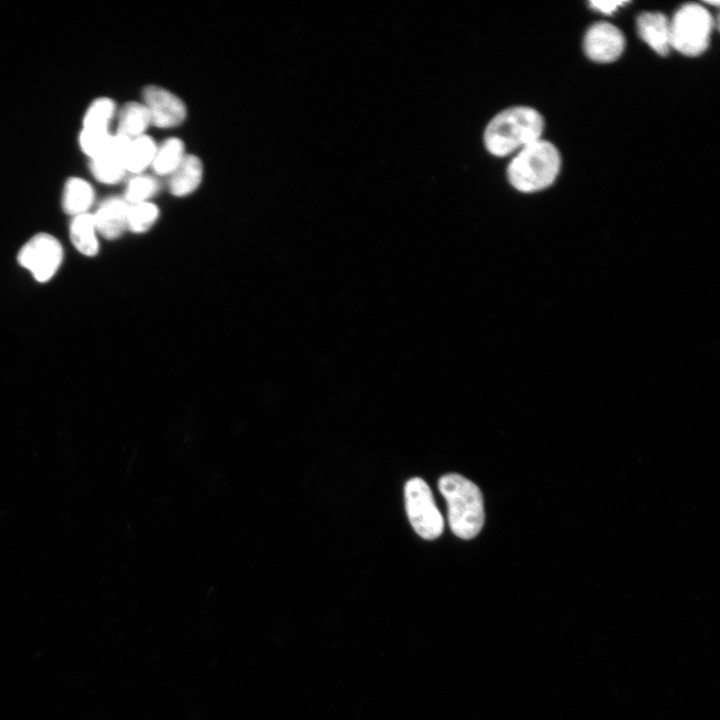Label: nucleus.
<instances>
[{"mask_svg":"<svg viewBox=\"0 0 720 720\" xmlns=\"http://www.w3.org/2000/svg\"><path fill=\"white\" fill-rule=\"evenodd\" d=\"M544 128L542 116L533 108L515 106L496 114L483 133L486 150L504 157L540 139Z\"/></svg>","mask_w":720,"mask_h":720,"instance_id":"obj_1","label":"nucleus"},{"mask_svg":"<svg viewBox=\"0 0 720 720\" xmlns=\"http://www.w3.org/2000/svg\"><path fill=\"white\" fill-rule=\"evenodd\" d=\"M438 487L447 502L452 532L462 539L475 537L484 524L480 489L467 478L454 473L442 476Z\"/></svg>","mask_w":720,"mask_h":720,"instance_id":"obj_2","label":"nucleus"},{"mask_svg":"<svg viewBox=\"0 0 720 720\" xmlns=\"http://www.w3.org/2000/svg\"><path fill=\"white\" fill-rule=\"evenodd\" d=\"M560 164L557 148L540 138L519 150L512 158L506 171L507 179L518 191H539L554 182Z\"/></svg>","mask_w":720,"mask_h":720,"instance_id":"obj_3","label":"nucleus"},{"mask_svg":"<svg viewBox=\"0 0 720 720\" xmlns=\"http://www.w3.org/2000/svg\"><path fill=\"white\" fill-rule=\"evenodd\" d=\"M713 28L709 11L696 3L681 6L670 22V45L687 56H697L708 47Z\"/></svg>","mask_w":720,"mask_h":720,"instance_id":"obj_4","label":"nucleus"},{"mask_svg":"<svg viewBox=\"0 0 720 720\" xmlns=\"http://www.w3.org/2000/svg\"><path fill=\"white\" fill-rule=\"evenodd\" d=\"M404 495L407 515L414 530L427 540L439 537L444 522L427 483L417 477L408 480Z\"/></svg>","mask_w":720,"mask_h":720,"instance_id":"obj_5","label":"nucleus"},{"mask_svg":"<svg viewBox=\"0 0 720 720\" xmlns=\"http://www.w3.org/2000/svg\"><path fill=\"white\" fill-rule=\"evenodd\" d=\"M63 260L60 242L52 235L39 233L32 237L18 253V262L39 282L50 280Z\"/></svg>","mask_w":720,"mask_h":720,"instance_id":"obj_6","label":"nucleus"},{"mask_svg":"<svg viewBox=\"0 0 720 720\" xmlns=\"http://www.w3.org/2000/svg\"><path fill=\"white\" fill-rule=\"evenodd\" d=\"M143 104L146 106L151 125L171 128L180 125L186 118L184 102L172 92L155 85L143 90Z\"/></svg>","mask_w":720,"mask_h":720,"instance_id":"obj_7","label":"nucleus"},{"mask_svg":"<svg viewBox=\"0 0 720 720\" xmlns=\"http://www.w3.org/2000/svg\"><path fill=\"white\" fill-rule=\"evenodd\" d=\"M625 38L622 32L608 22L593 24L584 37L586 55L598 63H610L622 54Z\"/></svg>","mask_w":720,"mask_h":720,"instance_id":"obj_8","label":"nucleus"},{"mask_svg":"<svg viewBox=\"0 0 720 720\" xmlns=\"http://www.w3.org/2000/svg\"><path fill=\"white\" fill-rule=\"evenodd\" d=\"M130 139L120 135H112L104 153L90 161L92 175L101 183L115 184L126 174L125 158Z\"/></svg>","mask_w":720,"mask_h":720,"instance_id":"obj_9","label":"nucleus"},{"mask_svg":"<svg viewBox=\"0 0 720 720\" xmlns=\"http://www.w3.org/2000/svg\"><path fill=\"white\" fill-rule=\"evenodd\" d=\"M129 204L119 197L104 200L93 215L98 234L118 238L127 229Z\"/></svg>","mask_w":720,"mask_h":720,"instance_id":"obj_10","label":"nucleus"},{"mask_svg":"<svg viewBox=\"0 0 720 720\" xmlns=\"http://www.w3.org/2000/svg\"><path fill=\"white\" fill-rule=\"evenodd\" d=\"M640 37L658 54L665 56L670 45V22L659 12H644L637 18Z\"/></svg>","mask_w":720,"mask_h":720,"instance_id":"obj_11","label":"nucleus"},{"mask_svg":"<svg viewBox=\"0 0 720 720\" xmlns=\"http://www.w3.org/2000/svg\"><path fill=\"white\" fill-rule=\"evenodd\" d=\"M202 177L201 160L194 155H185L181 164L169 175V190L175 196H187L199 187Z\"/></svg>","mask_w":720,"mask_h":720,"instance_id":"obj_12","label":"nucleus"},{"mask_svg":"<svg viewBox=\"0 0 720 720\" xmlns=\"http://www.w3.org/2000/svg\"><path fill=\"white\" fill-rule=\"evenodd\" d=\"M70 239L74 247L85 256H94L99 250L98 232L93 215L83 213L73 217L70 228Z\"/></svg>","mask_w":720,"mask_h":720,"instance_id":"obj_13","label":"nucleus"},{"mask_svg":"<svg viewBox=\"0 0 720 720\" xmlns=\"http://www.w3.org/2000/svg\"><path fill=\"white\" fill-rule=\"evenodd\" d=\"M94 201L92 186L82 178L72 177L64 186L62 206L66 213L80 215L87 213Z\"/></svg>","mask_w":720,"mask_h":720,"instance_id":"obj_14","label":"nucleus"},{"mask_svg":"<svg viewBox=\"0 0 720 720\" xmlns=\"http://www.w3.org/2000/svg\"><path fill=\"white\" fill-rule=\"evenodd\" d=\"M149 125L151 121L146 106L143 103L129 102L119 113L117 134L132 140L144 135Z\"/></svg>","mask_w":720,"mask_h":720,"instance_id":"obj_15","label":"nucleus"},{"mask_svg":"<svg viewBox=\"0 0 720 720\" xmlns=\"http://www.w3.org/2000/svg\"><path fill=\"white\" fill-rule=\"evenodd\" d=\"M156 150V143L147 135L132 139L126 152V171L136 175L141 174L152 165Z\"/></svg>","mask_w":720,"mask_h":720,"instance_id":"obj_16","label":"nucleus"},{"mask_svg":"<svg viewBox=\"0 0 720 720\" xmlns=\"http://www.w3.org/2000/svg\"><path fill=\"white\" fill-rule=\"evenodd\" d=\"M185 157L183 142L175 137L165 140L157 147L152 168L159 175H171Z\"/></svg>","mask_w":720,"mask_h":720,"instance_id":"obj_17","label":"nucleus"},{"mask_svg":"<svg viewBox=\"0 0 720 720\" xmlns=\"http://www.w3.org/2000/svg\"><path fill=\"white\" fill-rule=\"evenodd\" d=\"M115 113V103L107 97L95 99L88 107L84 118L83 128L95 130H109V124Z\"/></svg>","mask_w":720,"mask_h":720,"instance_id":"obj_18","label":"nucleus"},{"mask_svg":"<svg viewBox=\"0 0 720 720\" xmlns=\"http://www.w3.org/2000/svg\"><path fill=\"white\" fill-rule=\"evenodd\" d=\"M159 217V210L156 205L150 202H142L129 206L127 217V229L134 233L148 231Z\"/></svg>","mask_w":720,"mask_h":720,"instance_id":"obj_19","label":"nucleus"},{"mask_svg":"<svg viewBox=\"0 0 720 720\" xmlns=\"http://www.w3.org/2000/svg\"><path fill=\"white\" fill-rule=\"evenodd\" d=\"M158 187L159 184L155 178L137 174L129 180L124 200L129 205L147 202L158 191Z\"/></svg>","mask_w":720,"mask_h":720,"instance_id":"obj_20","label":"nucleus"},{"mask_svg":"<svg viewBox=\"0 0 720 720\" xmlns=\"http://www.w3.org/2000/svg\"><path fill=\"white\" fill-rule=\"evenodd\" d=\"M111 137L109 130L83 128L79 135L80 148L90 159L96 158L105 152Z\"/></svg>","mask_w":720,"mask_h":720,"instance_id":"obj_21","label":"nucleus"},{"mask_svg":"<svg viewBox=\"0 0 720 720\" xmlns=\"http://www.w3.org/2000/svg\"><path fill=\"white\" fill-rule=\"evenodd\" d=\"M626 3L628 1H590L591 7L603 14H611Z\"/></svg>","mask_w":720,"mask_h":720,"instance_id":"obj_22","label":"nucleus"}]
</instances>
